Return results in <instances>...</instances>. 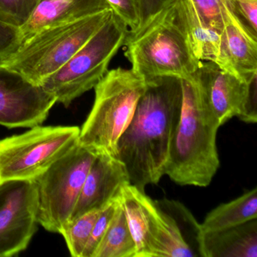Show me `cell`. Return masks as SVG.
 I'll use <instances>...</instances> for the list:
<instances>
[{"label": "cell", "instance_id": "cell-13", "mask_svg": "<svg viewBox=\"0 0 257 257\" xmlns=\"http://www.w3.org/2000/svg\"><path fill=\"white\" fill-rule=\"evenodd\" d=\"M213 62L246 83L256 82L257 41L239 26L225 7L219 52Z\"/></svg>", "mask_w": 257, "mask_h": 257}, {"label": "cell", "instance_id": "cell-25", "mask_svg": "<svg viewBox=\"0 0 257 257\" xmlns=\"http://www.w3.org/2000/svg\"><path fill=\"white\" fill-rule=\"evenodd\" d=\"M112 13L118 16L128 28L129 32H135L139 28V0H106Z\"/></svg>", "mask_w": 257, "mask_h": 257}, {"label": "cell", "instance_id": "cell-9", "mask_svg": "<svg viewBox=\"0 0 257 257\" xmlns=\"http://www.w3.org/2000/svg\"><path fill=\"white\" fill-rule=\"evenodd\" d=\"M35 181L0 183V257L26 250L38 230Z\"/></svg>", "mask_w": 257, "mask_h": 257}, {"label": "cell", "instance_id": "cell-26", "mask_svg": "<svg viewBox=\"0 0 257 257\" xmlns=\"http://www.w3.org/2000/svg\"><path fill=\"white\" fill-rule=\"evenodd\" d=\"M20 46V28L0 21V61L14 53Z\"/></svg>", "mask_w": 257, "mask_h": 257}, {"label": "cell", "instance_id": "cell-21", "mask_svg": "<svg viewBox=\"0 0 257 257\" xmlns=\"http://www.w3.org/2000/svg\"><path fill=\"white\" fill-rule=\"evenodd\" d=\"M223 3L239 26L257 41V0H223Z\"/></svg>", "mask_w": 257, "mask_h": 257}, {"label": "cell", "instance_id": "cell-12", "mask_svg": "<svg viewBox=\"0 0 257 257\" xmlns=\"http://www.w3.org/2000/svg\"><path fill=\"white\" fill-rule=\"evenodd\" d=\"M130 183L125 167L117 158L97 155L87 174L70 221L91 210L104 208L118 199L123 188Z\"/></svg>", "mask_w": 257, "mask_h": 257}, {"label": "cell", "instance_id": "cell-4", "mask_svg": "<svg viewBox=\"0 0 257 257\" xmlns=\"http://www.w3.org/2000/svg\"><path fill=\"white\" fill-rule=\"evenodd\" d=\"M147 87V81L132 69L108 70L94 88V104L80 128L79 144L97 155L116 158L118 141Z\"/></svg>", "mask_w": 257, "mask_h": 257}, {"label": "cell", "instance_id": "cell-3", "mask_svg": "<svg viewBox=\"0 0 257 257\" xmlns=\"http://www.w3.org/2000/svg\"><path fill=\"white\" fill-rule=\"evenodd\" d=\"M123 46L132 70L146 80L164 76L188 79L201 63L191 46L180 0L129 32Z\"/></svg>", "mask_w": 257, "mask_h": 257}, {"label": "cell", "instance_id": "cell-16", "mask_svg": "<svg viewBox=\"0 0 257 257\" xmlns=\"http://www.w3.org/2000/svg\"><path fill=\"white\" fill-rule=\"evenodd\" d=\"M257 219L211 232L200 233L199 255L203 257H257Z\"/></svg>", "mask_w": 257, "mask_h": 257}, {"label": "cell", "instance_id": "cell-22", "mask_svg": "<svg viewBox=\"0 0 257 257\" xmlns=\"http://www.w3.org/2000/svg\"><path fill=\"white\" fill-rule=\"evenodd\" d=\"M40 0H0V21L20 28L38 5Z\"/></svg>", "mask_w": 257, "mask_h": 257}, {"label": "cell", "instance_id": "cell-1", "mask_svg": "<svg viewBox=\"0 0 257 257\" xmlns=\"http://www.w3.org/2000/svg\"><path fill=\"white\" fill-rule=\"evenodd\" d=\"M147 81L116 152L131 184L142 191L165 175L182 106L181 79L164 76Z\"/></svg>", "mask_w": 257, "mask_h": 257}, {"label": "cell", "instance_id": "cell-7", "mask_svg": "<svg viewBox=\"0 0 257 257\" xmlns=\"http://www.w3.org/2000/svg\"><path fill=\"white\" fill-rule=\"evenodd\" d=\"M77 126L31 127L0 140V183L35 181L79 143Z\"/></svg>", "mask_w": 257, "mask_h": 257}, {"label": "cell", "instance_id": "cell-19", "mask_svg": "<svg viewBox=\"0 0 257 257\" xmlns=\"http://www.w3.org/2000/svg\"><path fill=\"white\" fill-rule=\"evenodd\" d=\"M136 245L121 202L92 257H136Z\"/></svg>", "mask_w": 257, "mask_h": 257}, {"label": "cell", "instance_id": "cell-8", "mask_svg": "<svg viewBox=\"0 0 257 257\" xmlns=\"http://www.w3.org/2000/svg\"><path fill=\"white\" fill-rule=\"evenodd\" d=\"M96 156L94 152L78 143L35 180L37 220L45 229L61 234L70 220Z\"/></svg>", "mask_w": 257, "mask_h": 257}, {"label": "cell", "instance_id": "cell-17", "mask_svg": "<svg viewBox=\"0 0 257 257\" xmlns=\"http://www.w3.org/2000/svg\"><path fill=\"white\" fill-rule=\"evenodd\" d=\"M257 219V189L248 190L234 200L209 212L202 223L201 232H211L232 228Z\"/></svg>", "mask_w": 257, "mask_h": 257}, {"label": "cell", "instance_id": "cell-24", "mask_svg": "<svg viewBox=\"0 0 257 257\" xmlns=\"http://www.w3.org/2000/svg\"><path fill=\"white\" fill-rule=\"evenodd\" d=\"M118 201H119V198L109 203L100 212V214L99 215L98 218L93 227L91 236H90L89 240L84 249L82 257L93 256V254L94 253L97 246L100 244V241L103 239V236L110 224L111 220L113 217Z\"/></svg>", "mask_w": 257, "mask_h": 257}, {"label": "cell", "instance_id": "cell-27", "mask_svg": "<svg viewBox=\"0 0 257 257\" xmlns=\"http://www.w3.org/2000/svg\"><path fill=\"white\" fill-rule=\"evenodd\" d=\"M177 0H139V29L153 16Z\"/></svg>", "mask_w": 257, "mask_h": 257}, {"label": "cell", "instance_id": "cell-20", "mask_svg": "<svg viewBox=\"0 0 257 257\" xmlns=\"http://www.w3.org/2000/svg\"><path fill=\"white\" fill-rule=\"evenodd\" d=\"M102 210H91L67 222L63 228L61 234L64 237L69 252L72 256H82L84 249L91 236L93 227Z\"/></svg>", "mask_w": 257, "mask_h": 257}, {"label": "cell", "instance_id": "cell-10", "mask_svg": "<svg viewBox=\"0 0 257 257\" xmlns=\"http://www.w3.org/2000/svg\"><path fill=\"white\" fill-rule=\"evenodd\" d=\"M192 76L202 88L220 127L233 117L247 124L256 123V82L246 83L213 61H201Z\"/></svg>", "mask_w": 257, "mask_h": 257}, {"label": "cell", "instance_id": "cell-2", "mask_svg": "<svg viewBox=\"0 0 257 257\" xmlns=\"http://www.w3.org/2000/svg\"><path fill=\"white\" fill-rule=\"evenodd\" d=\"M180 121L165 175L180 186L206 187L220 166L216 135L220 127L193 76L181 79Z\"/></svg>", "mask_w": 257, "mask_h": 257}, {"label": "cell", "instance_id": "cell-23", "mask_svg": "<svg viewBox=\"0 0 257 257\" xmlns=\"http://www.w3.org/2000/svg\"><path fill=\"white\" fill-rule=\"evenodd\" d=\"M204 25L221 34L224 26L223 0H191Z\"/></svg>", "mask_w": 257, "mask_h": 257}, {"label": "cell", "instance_id": "cell-18", "mask_svg": "<svg viewBox=\"0 0 257 257\" xmlns=\"http://www.w3.org/2000/svg\"><path fill=\"white\" fill-rule=\"evenodd\" d=\"M188 37L195 56L201 61H214L219 52L221 34L207 28L191 0H180Z\"/></svg>", "mask_w": 257, "mask_h": 257}, {"label": "cell", "instance_id": "cell-6", "mask_svg": "<svg viewBox=\"0 0 257 257\" xmlns=\"http://www.w3.org/2000/svg\"><path fill=\"white\" fill-rule=\"evenodd\" d=\"M128 34L125 24L112 13L88 42L40 85L55 97L57 103L69 107L73 100L95 88L103 79Z\"/></svg>", "mask_w": 257, "mask_h": 257}, {"label": "cell", "instance_id": "cell-14", "mask_svg": "<svg viewBox=\"0 0 257 257\" xmlns=\"http://www.w3.org/2000/svg\"><path fill=\"white\" fill-rule=\"evenodd\" d=\"M108 10L111 9L106 0H40L20 28L21 45L46 28L77 22Z\"/></svg>", "mask_w": 257, "mask_h": 257}, {"label": "cell", "instance_id": "cell-11", "mask_svg": "<svg viewBox=\"0 0 257 257\" xmlns=\"http://www.w3.org/2000/svg\"><path fill=\"white\" fill-rule=\"evenodd\" d=\"M56 103L41 85L0 66V125L8 128L41 125Z\"/></svg>", "mask_w": 257, "mask_h": 257}, {"label": "cell", "instance_id": "cell-5", "mask_svg": "<svg viewBox=\"0 0 257 257\" xmlns=\"http://www.w3.org/2000/svg\"><path fill=\"white\" fill-rule=\"evenodd\" d=\"M112 13L111 10H105L77 22L43 30L0 61V66L16 70L40 85L88 42Z\"/></svg>", "mask_w": 257, "mask_h": 257}, {"label": "cell", "instance_id": "cell-15", "mask_svg": "<svg viewBox=\"0 0 257 257\" xmlns=\"http://www.w3.org/2000/svg\"><path fill=\"white\" fill-rule=\"evenodd\" d=\"M119 199L136 245V257H154L157 203L131 183L123 188Z\"/></svg>", "mask_w": 257, "mask_h": 257}]
</instances>
